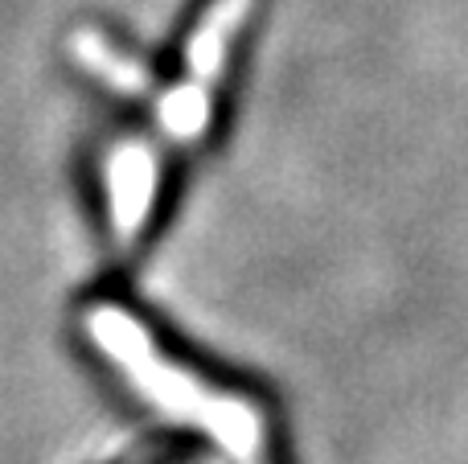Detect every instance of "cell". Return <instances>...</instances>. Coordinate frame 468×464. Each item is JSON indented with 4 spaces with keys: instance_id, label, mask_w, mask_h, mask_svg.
Returning a JSON list of instances; mask_svg holds the SVG:
<instances>
[{
    "instance_id": "obj_1",
    "label": "cell",
    "mask_w": 468,
    "mask_h": 464,
    "mask_svg": "<svg viewBox=\"0 0 468 464\" xmlns=\"http://www.w3.org/2000/svg\"><path fill=\"white\" fill-rule=\"evenodd\" d=\"M90 337L120 362V370L156 403V407L173 411L181 419H197L222 448H230L234 457L247 460L259 448V419L247 403H230L222 395H214L210 386H202L194 374L169 366L165 358H156L153 342L144 337V329L120 309H95L90 312Z\"/></svg>"
},
{
    "instance_id": "obj_2",
    "label": "cell",
    "mask_w": 468,
    "mask_h": 464,
    "mask_svg": "<svg viewBox=\"0 0 468 464\" xmlns=\"http://www.w3.org/2000/svg\"><path fill=\"white\" fill-rule=\"evenodd\" d=\"M153 185H156L153 153H144V148H120L112 156V206H115V227H120L123 238L136 235L140 218L148 214Z\"/></svg>"
},
{
    "instance_id": "obj_3",
    "label": "cell",
    "mask_w": 468,
    "mask_h": 464,
    "mask_svg": "<svg viewBox=\"0 0 468 464\" xmlns=\"http://www.w3.org/2000/svg\"><path fill=\"white\" fill-rule=\"evenodd\" d=\"M74 49H79V58L90 66V70H99L103 79H112L115 87H140V70H132V66L123 62L120 54H112V49L103 46V37H95V33H82V37L74 41Z\"/></svg>"
},
{
    "instance_id": "obj_4",
    "label": "cell",
    "mask_w": 468,
    "mask_h": 464,
    "mask_svg": "<svg viewBox=\"0 0 468 464\" xmlns=\"http://www.w3.org/2000/svg\"><path fill=\"white\" fill-rule=\"evenodd\" d=\"M161 120L169 123L177 136H197L206 120V87H186V90H173L161 107Z\"/></svg>"
}]
</instances>
